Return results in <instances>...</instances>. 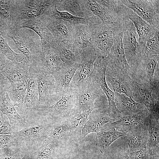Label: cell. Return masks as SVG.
Masks as SVG:
<instances>
[{"label":"cell","instance_id":"obj_1","mask_svg":"<svg viewBox=\"0 0 159 159\" xmlns=\"http://www.w3.org/2000/svg\"><path fill=\"white\" fill-rule=\"evenodd\" d=\"M69 91L73 94L72 115L98 108L95 101L104 93L98 84L89 78L81 86Z\"/></svg>","mask_w":159,"mask_h":159},{"label":"cell","instance_id":"obj_2","mask_svg":"<svg viewBox=\"0 0 159 159\" xmlns=\"http://www.w3.org/2000/svg\"><path fill=\"white\" fill-rule=\"evenodd\" d=\"M25 29H14L3 33L14 42L17 49L26 58L29 66L40 53L41 44L40 40L36 39Z\"/></svg>","mask_w":159,"mask_h":159},{"label":"cell","instance_id":"obj_3","mask_svg":"<svg viewBox=\"0 0 159 159\" xmlns=\"http://www.w3.org/2000/svg\"><path fill=\"white\" fill-rule=\"evenodd\" d=\"M123 28L122 43L126 59L134 75L143 56V49L136 39V31L132 22L128 19L121 23Z\"/></svg>","mask_w":159,"mask_h":159},{"label":"cell","instance_id":"obj_4","mask_svg":"<svg viewBox=\"0 0 159 159\" xmlns=\"http://www.w3.org/2000/svg\"><path fill=\"white\" fill-rule=\"evenodd\" d=\"M29 72L33 74L37 84L39 96L37 107L42 109L49 107L61 98L57 93L52 75H47L30 67Z\"/></svg>","mask_w":159,"mask_h":159},{"label":"cell","instance_id":"obj_5","mask_svg":"<svg viewBox=\"0 0 159 159\" xmlns=\"http://www.w3.org/2000/svg\"><path fill=\"white\" fill-rule=\"evenodd\" d=\"M107 66L106 57H97L94 64L93 71L89 78L96 82L105 94L108 102L106 111L110 117L115 120L121 116L116 106L114 92L110 89L106 82Z\"/></svg>","mask_w":159,"mask_h":159},{"label":"cell","instance_id":"obj_6","mask_svg":"<svg viewBox=\"0 0 159 159\" xmlns=\"http://www.w3.org/2000/svg\"><path fill=\"white\" fill-rule=\"evenodd\" d=\"M54 0H15V20L39 19L57 3Z\"/></svg>","mask_w":159,"mask_h":159},{"label":"cell","instance_id":"obj_7","mask_svg":"<svg viewBox=\"0 0 159 159\" xmlns=\"http://www.w3.org/2000/svg\"><path fill=\"white\" fill-rule=\"evenodd\" d=\"M121 1L155 29L159 30L158 0H122Z\"/></svg>","mask_w":159,"mask_h":159},{"label":"cell","instance_id":"obj_8","mask_svg":"<svg viewBox=\"0 0 159 159\" xmlns=\"http://www.w3.org/2000/svg\"><path fill=\"white\" fill-rule=\"evenodd\" d=\"M106 79L115 92L124 94L135 100L137 90L135 81L126 72L107 66Z\"/></svg>","mask_w":159,"mask_h":159},{"label":"cell","instance_id":"obj_9","mask_svg":"<svg viewBox=\"0 0 159 159\" xmlns=\"http://www.w3.org/2000/svg\"><path fill=\"white\" fill-rule=\"evenodd\" d=\"M135 82L137 90L135 101L144 105L151 115L159 117V80L154 81L153 85Z\"/></svg>","mask_w":159,"mask_h":159},{"label":"cell","instance_id":"obj_10","mask_svg":"<svg viewBox=\"0 0 159 159\" xmlns=\"http://www.w3.org/2000/svg\"><path fill=\"white\" fill-rule=\"evenodd\" d=\"M55 46L42 50L29 67L47 75H53L60 69L64 63L57 55Z\"/></svg>","mask_w":159,"mask_h":159},{"label":"cell","instance_id":"obj_11","mask_svg":"<svg viewBox=\"0 0 159 159\" xmlns=\"http://www.w3.org/2000/svg\"><path fill=\"white\" fill-rule=\"evenodd\" d=\"M120 29L110 52L106 57L107 66L113 69L127 72L131 76L132 70L126 58L122 43L123 28L120 24Z\"/></svg>","mask_w":159,"mask_h":159},{"label":"cell","instance_id":"obj_12","mask_svg":"<svg viewBox=\"0 0 159 159\" xmlns=\"http://www.w3.org/2000/svg\"><path fill=\"white\" fill-rule=\"evenodd\" d=\"M159 55L143 57L136 68L133 80L139 83L153 85L154 77L159 74Z\"/></svg>","mask_w":159,"mask_h":159},{"label":"cell","instance_id":"obj_13","mask_svg":"<svg viewBox=\"0 0 159 159\" xmlns=\"http://www.w3.org/2000/svg\"><path fill=\"white\" fill-rule=\"evenodd\" d=\"M150 115L147 109L132 115L120 117L111 123L116 130L125 133L132 130H148Z\"/></svg>","mask_w":159,"mask_h":159},{"label":"cell","instance_id":"obj_14","mask_svg":"<svg viewBox=\"0 0 159 159\" xmlns=\"http://www.w3.org/2000/svg\"><path fill=\"white\" fill-rule=\"evenodd\" d=\"M80 66L76 71L70 82L69 90L78 88L88 79L93 71L94 64L97 55L93 48L80 54Z\"/></svg>","mask_w":159,"mask_h":159},{"label":"cell","instance_id":"obj_15","mask_svg":"<svg viewBox=\"0 0 159 159\" xmlns=\"http://www.w3.org/2000/svg\"><path fill=\"white\" fill-rule=\"evenodd\" d=\"M39 19L51 33L57 45L63 42L72 43V26L69 22L45 16Z\"/></svg>","mask_w":159,"mask_h":159},{"label":"cell","instance_id":"obj_16","mask_svg":"<svg viewBox=\"0 0 159 159\" xmlns=\"http://www.w3.org/2000/svg\"><path fill=\"white\" fill-rule=\"evenodd\" d=\"M22 28L31 29L38 35L41 43V50L57 45L51 33L39 19L20 20L16 22L14 29Z\"/></svg>","mask_w":159,"mask_h":159},{"label":"cell","instance_id":"obj_17","mask_svg":"<svg viewBox=\"0 0 159 159\" xmlns=\"http://www.w3.org/2000/svg\"><path fill=\"white\" fill-rule=\"evenodd\" d=\"M73 94L69 91L51 105L42 109L44 115L56 122L68 118L71 115Z\"/></svg>","mask_w":159,"mask_h":159},{"label":"cell","instance_id":"obj_18","mask_svg":"<svg viewBox=\"0 0 159 159\" xmlns=\"http://www.w3.org/2000/svg\"><path fill=\"white\" fill-rule=\"evenodd\" d=\"M80 66V63L67 65L64 63L60 69L53 74L57 93L61 98L69 92L70 82Z\"/></svg>","mask_w":159,"mask_h":159},{"label":"cell","instance_id":"obj_19","mask_svg":"<svg viewBox=\"0 0 159 159\" xmlns=\"http://www.w3.org/2000/svg\"><path fill=\"white\" fill-rule=\"evenodd\" d=\"M72 42L80 54L92 47V39L95 29L86 25H72Z\"/></svg>","mask_w":159,"mask_h":159},{"label":"cell","instance_id":"obj_20","mask_svg":"<svg viewBox=\"0 0 159 159\" xmlns=\"http://www.w3.org/2000/svg\"><path fill=\"white\" fill-rule=\"evenodd\" d=\"M0 110L8 118L12 129L27 125L26 122L16 110L7 91L3 92L0 97Z\"/></svg>","mask_w":159,"mask_h":159},{"label":"cell","instance_id":"obj_21","mask_svg":"<svg viewBox=\"0 0 159 159\" xmlns=\"http://www.w3.org/2000/svg\"><path fill=\"white\" fill-rule=\"evenodd\" d=\"M96 134V145L102 154L114 141L126 135L116 130L111 122L104 124Z\"/></svg>","mask_w":159,"mask_h":159},{"label":"cell","instance_id":"obj_22","mask_svg":"<svg viewBox=\"0 0 159 159\" xmlns=\"http://www.w3.org/2000/svg\"><path fill=\"white\" fill-rule=\"evenodd\" d=\"M128 18L134 24L139 35L138 42L143 49L147 40L153 37L155 32L159 30L155 29L130 9Z\"/></svg>","mask_w":159,"mask_h":159},{"label":"cell","instance_id":"obj_23","mask_svg":"<svg viewBox=\"0 0 159 159\" xmlns=\"http://www.w3.org/2000/svg\"><path fill=\"white\" fill-rule=\"evenodd\" d=\"M69 117L55 122L49 131L47 138L53 140L57 146H63L71 142V126Z\"/></svg>","mask_w":159,"mask_h":159},{"label":"cell","instance_id":"obj_24","mask_svg":"<svg viewBox=\"0 0 159 159\" xmlns=\"http://www.w3.org/2000/svg\"><path fill=\"white\" fill-rule=\"evenodd\" d=\"M114 94L116 106L121 117L132 115L147 109L144 105L124 94L115 92Z\"/></svg>","mask_w":159,"mask_h":159},{"label":"cell","instance_id":"obj_25","mask_svg":"<svg viewBox=\"0 0 159 159\" xmlns=\"http://www.w3.org/2000/svg\"><path fill=\"white\" fill-rule=\"evenodd\" d=\"M96 1L116 22L120 24L128 19L129 9L124 5L121 0H97Z\"/></svg>","mask_w":159,"mask_h":159},{"label":"cell","instance_id":"obj_26","mask_svg":"<svg viewBox=\"0 0 159 159\" xmlns=\"http://www.w3.org/2000/svg\"><path fill=\"white\" fill-rule=\"evenodd\" d=\"M93 111L89 115L82 129V140L90 133H96L105 124L115 121L110 117L107 111L101 112H94Z\"/></svg>","mask_w":159,"mask_h":159},{"label":"cell","instance_id":"obj_27","mask_svg":"<svg viewBox=\"0 0 159 159\" xmlns=\"http://www.w3.org/2000/svg\"><path fill=\"white\" fill-rule=\"evenodd\" d=\"M38 94L37 82L33 74L29 72L27 81V88L24 101L19 108L24 117L27 118L30 110L37 107L38 100Z\"/></svg>","mask_w":159,"mask_h":159},{"label":"cell","instance_id":"obj_28","mask_svg":"<svg viewBox=\"0 0 159 159\" xmlns=\"http://www.w3.org/2000/svg\"><path fill=\"white\" fill-rule=\"evenodd\" d=\"M79 1L82 10L87 17L89 15L95 16L100 19L103 25H120L114 20L96 0H79Z\"/></svg>","mask_w":159,"mask_h":159},{"label":"cell","instance_id":"obj_29","mask_svg":"<svg viewBox=\"0 0 159 159\" xmlns=\"http://www.w3.org/2000/svg\"><path fill=\"white\" fill-rule=\"evenodd\" d=\"M56 4L51 7L43 16L62 19L69 22L72 25L84 24L95 29L96 25L94 22L93 18L92 17H81L74 15L67 11H59L57 9Z\"/></svg>","mask_w":159,"mask_h":159},{"label":"cell","instance_id":"obj_30","mask_svg":"<svg viewBox=\"0 0 159 159\" xmlns=\"http://www.w3.org/2000/svg\"><path fill=\"white\" fill-rule=\"evenodd\" d=\"M29 67L16 61H11L2 71L3 76L10 82H27Z\"/></svg>","mask_w":159,"mask_h":159},{"label":"cell","instance_id":"obj_31","mask_svg":"<svg viewBox=\"0 0 159 159\" xmlns=\"http://www.w3.org/2000/svg\"><path fill=\"white\" fill-rule=\"evenodd\" d=\"M15 4V0H0V29L2 32L14 27Z\"/></svg>","mask_w":159,"mask_h":159},{"label":"cell","instance_id":"obj_32","mask_svg":"<svg viewBox=\"0 0 159 159\" xmlns=\"http://www.w3.org/2000/svg\"><path fill=\"white\" fill-rule=\"evenodd\" d=\"M53 124L38 125L23 128L19 131L13 132L12 135L16 139L30 140L33 139L47 138Z\"/></svg>","mask_w":159,"mask_h":159},{"label":"cell","instance_id":"obj_33","mask_svg":"<svg viewBox=\"0 0 159 159\" xmlns=\"http://www.w3.org/2000/svg\"><path fill=\"white\" fill-rule=\"evenodd\" d=\"M55 49L61 60L66 64H80V54L73 43H62L55 46Z\"/></svg>","mask_w":159,"mask_h":159},{"label":"cell","instance_id":"obj_34","mask_svg":"<svg viewBox=\"0 0 159 159\" xmlns=\"http://www.w3.org/2000/svg\"><path fill=\"white\" fill-rule=\"evenodd\" d=\"M96 108H92L84 112L72 115L69 117L70 123L71 142L78 143L82 140V131L89 115Z\"/></svg>","mask_w":159,"mask_h":159},{"label":"cell","instance_id":"obj_35","mask_svg":"<svg viewBox=\"0 0 159 159\" xmlns=\"http://www.w3.org/2000/svg\"><path fill=\"white\" fill-rule=\"evenodd\" d=\"M159 117L150 115L146 144V148L150 157L159 155Z\"/></svg>","mask_w":159,"mask_h":159},{"label":"cell","instance_id":"obj_36","mask_svg":"<svg viewBox=\"0 0 159 159\" xmlns=\"http://www.w3.org/2000/svg\"><path fill=\"white\" fill-rule=\"evenodd\" d=\"M125 136L130 151L146 148L148 138V130H132L125 133Z\"/></svg>","mask_w":159,"mask_h":159},{"label":"cell","instance_id":"obj_37","mask_svg":"<svg viewBox=\"0 0 159 159\" xmlns=\"http://www.w3.org/2000/svg\"><path fill=\"white\" fill-rule=\"evenodd\" d=\"M7 92L14 106L20 108L24 101L27 88V82H10Z\"/></svg>","mask_w":159,"mask_h":159},{"label":"cell","instance_id":"obj_38","mask_svg":"<svg viewBox=\"0 0 159 159\" xmlns=\"http://www.w3.org/2000/svg\"><path fill=\"white\" fill-rule=\"evenodd\" d=\"M0 53L3 54L10 60L16 61L27 65V59L22 54L17 53L10 47L6 40L0 33Z\"/></svg>","mask_w":159,"mask_h":159},{"label":"cell","instance_id":"obj_39","mask_svg":"<svg viewBox=\"0 0 159 159\" xmlns=\"http://www.w3.org/2000/svg\"><path fill=\"white\" fill-rule=\"evenodd\" d=\"M118 34L92 42V47L98 57H106L107 56Z\"/></svg>","mask_w":159,"mask_h":159},{"label":"cell","instance_id":"obj_40","mask_svg":"<svg viewBox=\"0 0 159 159\" xmlns=\"http://www.w3.org/2000/svg\"><path fill=\"white\" fill-rule=\"evenodd\" d=\"M56 6L59 11H69L73 12L76 16L87 18L82 10L79 0H57Z\"/></svg>","mask_w":159,"mask_h":159},{"label":"cell","instance_id":"obj_41","mask_svg":"<svg viewBox=\"0 0 159 159\" xmlns=\"http://www.w3.org/2000/svg\"><path fill=\"white\" fill-rule=\"evenodd\" d=\"M57 145L54 141L50 138H47L43 142L42 146L34 154L35 159H49L54 148Z\"/></svg>","mask_w":159,"mask_h":159},{"label":"cell","instance_id":"obj_42","mask_svg":"<svg viewBox=\"0 0 159 159\" xmlns=\"http://www.w3.org/2000/svg\"><path fill=\"white\" fill-rule=\"evenodd\" d=\"M159 31L146 42L143 50V56L159 55Z\"/></svg>","mask_w":159,"mask_h":159},{"label":"cell","instance_id":"obj_43","mask_svg":"<svg viewBox=\"0 0 159 159\" xmlns=\"http://www.w3.org/2000/svg\"><path fill=\"white\" fill-rule=\"evenodd\" d=\"M22 153L19 149L6 147L0 149V159H20Z\"/></svg>","mask_w":159,"mask_h":159},{"label":"cell","instance_id":"obj_44","mask_svg":"<svg viewBox=\"0 0 159 159\" xmlns=\"http://www.w3.org/2000/svg\"><path fill=\"white\" fill-rule=\"evenodd\" d=\"M16 140L12 134L0 135V148L15 145Z\"/></svg>","mask_w":159,"mask_h":159},{"label":"cell","instance_id":"obj_45","mask_svg":"<svg viewBox=\"0 0 159 159\" xmlns=\"http://www.w3.org/2000/svg\"><path fill=\"white\" fill-rule=\"evenodd\" d=\"M128 155L130 159H150L146 148L134 151L129 150Z\"/></svg>","mask_w":159,"mask_h":159},{"label":"cell","instance_id":"obj_46","mask_svg":"<svg viewBox=\"0 0 159 159\" xmlns=\"http://www.w3.org/2000/svg\"><path fill=\"white\" fill-rule=\"evenodd\" d=\"M4 122L0 127V135L12 134L13 132L12 126L10 124L7 117L5 115Z\"/></svg>","mask_w":159,"mask_h":159},{"label":"cell","instance_id":"obj_47","mask_svg":"<svg viewBox=\"0 0 159 159\" xmlns=\"http://www.w3.org/2000/svg\"><path fill=\"white\" fill-rule=\"evenodd\" d=\"M4 56L3 54L0 53V79H5V77L3 76L1 72L11 61L6 58Z\"/></svg>","mask_w":159,"mask_h":159},{"label":"cell","instance_id":"obj_48","mask_svg":"<svg viewBox=\"0 0 159 159\" xmlns=\"http://www.w3.org/2000/svg\"><path fill=\"white\" fill-rule=\"evenodd\" d=\"M116 159H130L128 152H125L120 155Z\"/></svg>","mask_w":159,"mask_h":159},{"label":"cell","instance_id":"obj_49","mask_svg":"<svg viewBox=\"0 0 159 159\" xmlns=\"http://www.w3.org/2000/svg\"><path fill=\"white\" fill-rule=\"evenodd\" d=\"M4 122V115L0 110V127L2 125Z\"/></svg>","mask_w":159,"mask_h":159},{"label":"cell","instance_id":"obj_50","mask_svg":"<svg viewBox=\"0 0 159 159\" xmlns=\"http://www.w3.org/2000/svg\"><path fill=\"white\" fill-rule=\"evenodd\" d=\"M20 159H32V158L29 154L26 153Z\"/></svg>","mask_w":159,"mask_h":159},{"label":"cell","instance_id":"obj_51","mask_svg":"<svg viewBox=\"0 0 159 159\" xmlns=\"http://www.w3.org/2000/svg\"><path fill=\"white\" fill-rule=\"evenodd\" d=\"M150 159H159V155L151 156Z\"/></svg>","mask_w":159,"mask_h":159}]
</instances>
